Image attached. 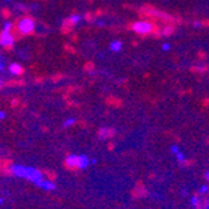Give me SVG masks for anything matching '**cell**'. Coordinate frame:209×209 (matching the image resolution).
I'll return each mask as SVG.
<instances>
[{
	"mask_svg": "<svg viewBox=\"0 0 209 209\" xmlns=\"http://www.w3.org/2000/svg\"><path fill=\"white\" fill-rule=\"evenodd\" d=\"M10 173L18 178H23L26 180H30L33 183H39L40 180L44 179V175L40 170L31 168V166H25V165H20V164H13L10 166Z\"/></svg>",
	"mask_w": 209,
	"mask_h": 209,
	"instance_id": "1",
	"label": "cell"
},
{
	"mask_svg": "<svg viewBox=\"0 0 209 209\" xmlns=\"http://www.w3.org/2000/svg\"><path fill=\"white\" fill-rule=\"evenodd\" d=\"M89 165V159L85 155H68L65 159V166L71 170H81Z\"/></svg>",
	"mask_w": 209,
	"mask_h": 209,
	"instance_id": "2",
	"label": "cell"
},
{
	"mask_svg": "<svg viewBox=\"0 0 209 209\" xmlns=\"http://www.w3.org/2000/svg\"><path fill=\"white\" fill-rule=\"evenodd\" d=\"M20 30L21 33L25 35H33L34 34V30H35V23H34V19L30 16V15H25L23 18H20Z\"/></svg>",
	"mask_w": 209,
	"mask_h": 209,
	"instance_id": "3",
	"label": "cell"
},
{
	"mask_svg": "<svg viewBox=\"0 0 209 209\" xmlns=\"http://www.w3.org/2000/svg\"><path fill=\"white\" fill-rule=\"evenodd\" d=\"M131 29L138 34L145 35L154 30V25L150 21H135L131 24Z\"/></svg>",
	"mask_w": 209,
	"mask_h": 209,
	"instance_id": "4",
	"label": "cell"
},
{
	"mask_svg": "<svg viewBox=\"0 0 209 209\" xmlns=\"http://www.w3.org/2000/svg\"><path fill=\"white\" fill-rule=\"evenodd\" d=\"M191 204L195 209H208L209 208V200L206 198H200L196 195L191 198Z\"/></svg>",
	"mask_w": 209,
	"mask_h": 209,
	"instance_id": "5",
	"label": "cell"
},
{
	"mask_svg": "<svg viewBox=\"0 0 209 209\" xmlns=\"http://www.w3.org/2000/svg\"><path fill=\"white\" fill-rule=\"evenodd\" d=\"M131 195H133L134 198H143V196L146 195V189H145V186L143 185V183H138V184L135 185V188L131 190Z\"/></svg>",
	"mask_w": 209,
	"mask_h": 209,
	"instance_id": "6",
	"label": "cell"
},
{
	"mask_svg": "<svg viewBox=\"0 0 209 209\" xmlns=\"http://www.w3.org/2000/svg\"><path fill=\"white\" fill-rule=\"evenodd\" d=\"M114 134H115V131H114L113 129H109V128H103V129H100V130L98 131V136H99V139H101V140H108V139L113 138Z\"/></svg>",
	"mask_w": 209,
	"mask_h": 209,
	"instance_id": "7",
	"label": "cell"
},
{
	"mask_svg": "<svg viewBox=\"0 0 209 209\" xmlns=\"http://www.w3.org/2000/svg\"><path fill=\"white\" fill-rule=\"evenodd\" d=\"M36 186H39L44 190H54L55 189V183L50 179H43L39 183H36Z\"/></svg>",
	"mask_w": 209,
	"mask_h": 209,
	"instance_id": "8",
	"label": "cell"
},
{
	"mask_svg": "<svg viewBox=\"0 0 209 209\" xmlns=\"http://www.w3.org/2000/svg\"><path fill=\"white\" fill-rule=\"evenodd\" d=\"M14 39L10 35V33L8 30H1L0 31V45H5V44H13Z\"/></svg>",
	"mask_w": 209,
	"mask_h": 209,
	"instance_id": "9",
	"label": "cell"
},
{
	"mask_svg": "<svg viewBox=\"0 0 209 209\" xmlns=\"http://www.w3.org/2000/svg\"><path fill=\"white\" fill-rule=\"evenodd\" d=\"M9 70H10V73L11 74H14V75H23L24 74V68L21 66V65H19V64H16V63H14V64H11L10 65V68H9Z\"/></svg>",
	"mask_w": 209,
	"mask_h": 209,
	"instance_id": "10",
	"label": "cell"
},
{
	"mask_svg": "<svg viewBox=\"0 0 209 209\" xmlns=\"http://www.w3.org/2000/svg\"><path fill=\"white\" fill-rule=\"evenodd\" d=\"M110 50L111 51H119L120 49H121V46H123V44H121V41H119V40H113L111 43H110Z\"/></svg>",
	"mask_w": 209,
	"mask_h": 209,
	"instance_id": "11",
	"label": "cell"
},
{
	"mask_svg": "<svg viewBox=\"0 0 209 209\" xmlns=\"http://www.w3.org/2000/svg\"><path fill=\"white\" fill-rule=\"evenodd\" d=\"M19 85H24V81H19V80H8L4 83V86H19Z\"/></svg>",
	"mask_w": 209,
	"mask_h": 209,
	"instance_id": "12",
	"label": "cell"
},
{
	"mask_svg": "<svg viewBox=\"0 0 209 209\" xmlns=\"http://www.w3.org/2000/svg\"><path fill=\"white\" fill-rule=\"evenodd\" d=\"M0 14H1V16H3L5 20H9V19L11 18V11H10L9 9H6V8H3V9L0 10Z\"/></svg>",
	"mask_w": 209,
	"mask_h": 209,
	"instance_id": "13",
	"label": "cell"
},
{
	"mask_svg": "<svg viewBox=\"0 0 209 209\" xmlns=\"http://www.w3.org/2000/svg\"><path fill=\"white\" fill-rule=\"evenodd\" d=\"M79 20H80V16H79V15H73V16H70V18H69V21H70L73 25H74V24H76Z\"/></svg>",
	"mask_w": 209,
	"mask_h": 209,
	"instance_id": "14",
	"label": "cell"
},
{
	"mask_svg": "<svg viewBox=\"0 0 209 209\" xmlns=\"http://www.w3.org/2000/svg\"><path fill=\"white\" fill-rule=\"evenodd\" d=\"M171 33H173V28H169V26H168V28L164 29V31H163L161 34H163V35H169V34H171Z\"/></svg>",
	"mask_w": 209,
	"mask_h": 209,
	"instance_id": "15",
	"label": "cell"
},
{
	"mask_svg": "<svg viewBox=\"0 0 209 209\" xmlns=\"http://www.w3.org/2000/svg\"><path fill=\"white\" fill-rule=\"evenodd\" d=\"M75 123V119H68L65 123H64V126L66 128V126H70V125H73Z\"/></svg>",
	"mask_w": 209,
	"mask_h": 209,
	"instance_id": "16",
	"label": "cell"
},
{
	"mask_svg": "<svg viewBox=\"0 0 209 209\" xmlns=\"http://www.w3.org/2000/svg\"><path fill=\"white\" fill-rule=\"evenodd\" d=\"M4 46V49L6 50V51H10L11 49H13V46H14V43L13 44H5V45H3Z\"/></svg>",
	"mask_w": 209,
	"mask_h": 209,
	"instance_id": "17",
	"label": "cell"
},
{
	"mask_svg": "<svg viewBox=\"0 0 209 209\" xmlns=\"http://www.w3.org/2000/svg\"><path fill=\"white\" fill-rule=\"evenodd\" d=\"M170 49V44H164L163 45V50H169Z\"/></svg>",
	"mask_w": 209,
	"mask_h": 209,
	"instance_id": "18",
	"label": "cell"
},
{
	"mask_svg": "<svg viewBox=\"0 0 209 209\" xmlns=\"http://www.w3.org/2000/svg\"><path fill=\"white\" fill-rule=\"evenodd\" d=\"M18 104H19V100H18V99H14V101H13V104H11V105H13V106H16Z\"/></svg>",
	"mask_w": 209,
	"mask_h": 209,
	"instance_id": "19",
	"label": "cell"
},
{
	"mask_svg": "<svg viewBox=\"0 0 209 209\" xmlns=\"http://www.w3.org/2000/svg\"><path fill=\"white\" fill-rule=\"evenodd\" d=\"M4 118H5V113H4V111H0V120L4 119Z\"/></svg>",
	"mask_w": 209,
	"mask_h": 209,
	"instance_id": "20",
	"label": "cell"
},
{
	"mask_svg": "<svg viewBox=\"0 0 209 209\" xmlns=\"http://www.w3.org/2000/svg\"><path fill=\"white\" fill-rule=\"evenodd\" d=\"M205 179H206V180H209V171H206V173H205Z\"/></svg>",
	"mask_w": 209,
	"mask_h": 209,
	"instance_id": "21",
	"label": "cell"
},
{
	"mask_svg": "<svg viewBox=\"0 0 209 209\" xmlns=\"http://www.w3.org/2000/svg\"><path fill=\"white\" fill-rule=\"evenodd\" d=\"M0 204H4V199L3 198H0Z\"/></svg>",
	"mask_w": 209,
	"mask_h": 209,
	"instance_id": "22",
	"label": "cell"
}]
</instances>
